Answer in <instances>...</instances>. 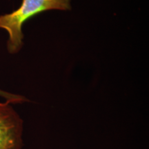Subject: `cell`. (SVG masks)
Returning a JSON list of instances; mask_svg holds the SVG:
<instances>
[{
    "label": "cell",
    "instance_id": "6da1fadb",
    "mask_svg": "<svg viewBox=\"0 0 149 149\" xmlns=\"http://www.w3.org/2000/svg\"><path fill=\"white\" fill-rule=\"evenodd\" d=\"M71 9L70 0H22L17 9L0 15V29L8 33L7 50L10 54H17L23 46L22 26L29 19L44 11Z\"/></svg>",
    "mask_w": 149,
    "mask_h": 149
},
{
    "label": "cell",
    "instance_id": "7a4b0ae2",
    "mask_svg": "<svg viewBox=\"0 0 149 149\" xmlns=\"http://www.w3.org/2000/svg\"><path fill=\"white\" fill-rule=\"evenodd\" d=\"M10 102H0V149H22L24 122Z\"/></svg>",
    "mask_w": 149,
    "mask_h": 149
},
{
    "label": "cell",
    "instance_id": "3957f363",
    "mask_svg": "<svg viewBox=\"0 0 149 149\" xmlns=\"http://www.w3.org/2000/svg\"><path fill=\"white\" fill-rule=\"evenodd\" d=\"M0 97L4 98L6 101L10 102L12 104H22L26 102L29 101V100L24 96L6 92V91H2L1 90V89H0Z\"/></svg>",
    "mask_w": 149,
    "mask_h": 149
}]
</instances>
